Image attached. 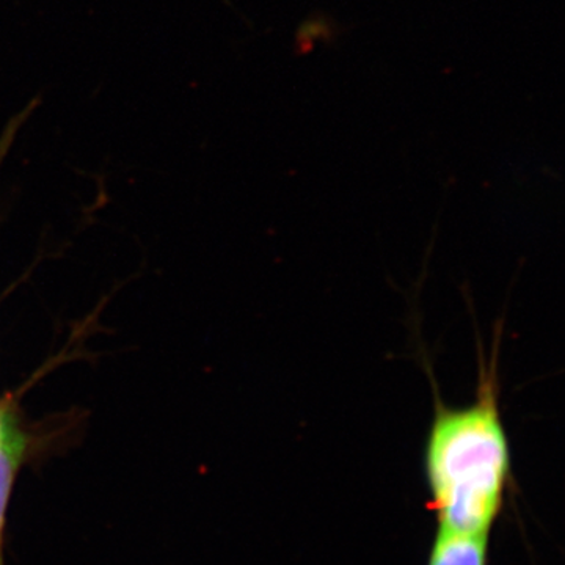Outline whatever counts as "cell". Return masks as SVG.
Masks as SVG:
<instances>
[{"instance_id":"7a4b0ae2","label":"cell","mask_w":565,"mask_h":565,"mask_svg":"<svg viewBox=\"0 0 565 565\" xmlns=\"http://www.w3.org/2000/svg\"><path fill=\"white\" fill-rule=\"evenodd\" d=\"M489 535L437 531L427 565H487Z\"/></svg>"},{"instance_id":"6da1fadb","label":"cell","mask_w":565,"mask_h":565,"mask_svg":"<svg viewBox=\"0 0 565 565\" xmlns=\"http://www.w3.org/2000/svg\"><path fill=\"white\" fill-rule=\"evenodd\" d=\"M497 352L479 360L475 399L449 407L435 388L424 444V476L437 531L490 534L512 482V455L501 412Z\"/></svg>"}]
</instances>
